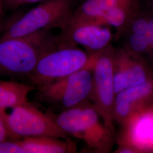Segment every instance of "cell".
Listing matches in <instances>:
<instances>
[{"instance_id":"7a4b0ae2","label":"cell","mask_w":153,"mask_h":153,"mask_svg":"<svg viewBox=\"0 0 153 153\" xmlns=\"http://www.w3.org/2000/svg\"><path fill=\"white\" fill-rule=\"evenodd\" d=\"M87 51L52 36L40 56L33 73L28 77L36 88L70 76L88 65Z\"/></svg>"},{"instance_id":"5b68a950","label":"cell","mask_w":153,"mask_h":153,"mask_svg":"<svg viewBox=\"0 0 153 153\" xmlns=\"http://www.w3.org/2000/svg\"><path fill=\"white\" fill-rule=\"evenodd\" d=\"M115 49L111 45L90 55L92 61L93 82L88 99L98 111L105 126L115 133L114 107L116 94L114 73Z\"/></svg>"},{"instance_id":"4fadbf2b","label":"cell","mask_w":153,"mask_h":153,"mask_svg":"<svg viewBox=\"0 0 153 153\" xmlns=\"http://www.w3.org/2000/svg\"><path fill=\"white\" fill-rule=\"evenodd\" d=\"M140 9L138 0H128L107 11L102 18L101 24L115 28L116 37L119 39Z\"/></svg>"},{"instance_id":"3957f363","label":"cell","mask_w":153,"mask_h":153,"mask_svg":"<svg viewBox=\"0 0 153 153\" xmlns=\"http://www.w3.org/2000/svg\"><path fill=\"white\" fill-rule=\"evenodd\" d=\"M50 30L21 37L0 39V74L30 76L51 39Z\"/></svg>"},{"instance_id":"9c48e42d","label":"cell","mask_w":153,"mask_h":153,"mask_svg":"<svg viewBox=\"0 0 153 153\" xmlns=\"http://www.w3.org/2000/svg\"><path fill=\"white\" fill-rule=\"evenodd\" d=\"M153 100V76L143 83L127 88L116 95L114 107L115 123L125 126L131 117Z\"/></svg>"},{"instance_id":"52a82bcc","label":"cell","mask_w":153,"mask_h":153,"mask_svg":"<svg viewBox=\"0 0 153 153\" xmlns=\"http://www.w3.org/2000/svg\"><path fill=\"white\" fill-rule=\"evenodd\" d=\"M93 69L88 65L70 76L37 88L39 98L62 110L80 104L88 98L92 88Z\"/></svg>"},{"instance_id":"5bb4252c","label":"cell","mask_w":153,"mask_h":153,"mask_svg":"<svg viewBox=\"0 0 153 153\" xmlns=\"http://www.w3.org/2000/svg\"><path fill=\"white\" fill-rule=\"evenodd\" d=\"M37 89L33 85L0 81V109L14 108L28 103L29 94Z\"/></svg>"},{"instance_id":"ffe728a7","label":"cell","mask_w":153,"mask_h":153,"mask_svg":"<svg viewBox=\"0 0 153 153\" xmlns=\"http://www.w3.org/2000/svg\"><path fill=\"white\" fill-rule=\"evenodd\" d=\"M2 1H1V0H0V16H1V13H2Z\"/></svg>"},{"instance_id":"30bf717a","label":"cell","mask_w":153,"mask_h":153,"mask_svg":"<svg viewBox=\"0 0 153 153\" xmlns=\"http://www.w3.org/2000/svg\"><path fill=\"white\" fill-rule=\"evenodd\" d=\"M114 73L116 95L142 84L153 76L146 63L132 57L122 48L115 49Z\"/></svg>"},{"instance_id":"8fae6325","label":"cell","mask_w":153,"mask_h":153,"mask_svg":"<svg viewBox=\"0 0 153 153\" xmlns=\"http://www.w3.org/2000/svg\"><path fill=\"white\" fill-rule=\"evenodd\" d=\"M18 141L25 153H73L77 151L76 143L71 138L33 136L23 138Z\"/></svg>"},{"instance_id":"6da1fadb","label":"cell","mask_w":153,"mask_h":153,"mask_svg":"<svg viewBox=\"0 0 153 153\" xmlns=\"http://www.w3.org/2000/svg\"><path fill=\"white\" fill-rule=\"evenodd\" d=\"M53 115L61 129L69 136L81 140L88 150L99 153H109L112 150L115 133L104 125L88 99Z\"/></svg>"},{"instance_id":"277c9868","label":"cell","mask_w":153,"mask_h":153,"mask_svg":"<svg viewBox=\"0 0 153 153\" xmlns=\"http://www.w3.org/2000/svg\"><path fill=\"white\" fill-rule=\"evenodd\" d=\"M74 0H48L10 23L0 39L27 36L39 31L60 28L71 16Z\"/></svg>"},{"instance_id":"7c38bea8","label":"cell","mask_w":153,"mask_h":153,"mask_svg":"<svg viewBox=\"0 0 153 153\" xmlns=\"http://www.w3.org/2000/svg\"><path fill=\"white\" fill-rule=\"evenodd\" d=\"M127 1L128 0H85L74 9L68 21L102 25L100 20L107 11Z\"/></svg>"},{"instance_id":"9a60e30c","label":"cell","mask_w":153,"mask_h":153,"mask_svg":"<svg viewBox=\"0 0 153 153\" xmlns=\"http://www.w3.org/2000/svg\"><path fill=\"white\" fill-rule=\"evenodd\" d=\"M120 38L123 39L121 48L128 54L147 64L145 57L146 56L149 59V42L147 36L125 32Z\"/></svg>"},{"instance_id":"e0dca14e","label":"cell","mask_w":153,"mask_h":153,"mask_svg":"<svg viewBox=\"0 0 153 153\" xmlns=\"http://www.w3.org/2000/svg\"><path fill=\"white\" fill-rule=\"evenodd\" d=\"M149 21V59L153 61V14H148Z\"/></svg>"},{"instance_id":"7402d4cb","label":"cell","mask_w":153,"mask_h":153,"mask_svg":"<svg viewBox=\"0 0 153 153\" xmlns=\"http://www.w3.org/2000/svg\"><path fill=\"white\" fill-rule=\"evenodd\" d=\"M1 26H0V31H1Z\"/></svg>"},{"instance_id":"2e32d148","label":"cell","mask_w":153,"mask_h":153,"mask_svg":"<svg viewBox=\"0 0 153 153\" xmlns=\"http://www.w3.org/2000/svg\"><path fill=\"white\" fill-rule=\"evenodd\" d=\"M0 153H25L18 140H8L0 142Z\"/></svg>"},{"instance_id":"ba28073f","label":"cell","mask_w":153,"mask_h":153,"mask_svg":"<svg viewBox=\"0 0 153 153\" xmlns=\"http://www.w3.org/2000/svg\"><path fill=\"white\" fill-rule=\"evenodd\" d=\"M109 27L95 23L67 21L57 36L62 42L81 46L91 55L111 45L114 35Z\"/></svg>"},{"instance_id":"d6986e66","label":"cell","mask_w":153,"mask_h":153,"mask_svg":"<svg viewBox=\"0 0 153 153\" xmlns=\"http://www.w3.org/2000/svg\"><path fill=\"white\" fill-rule=\"evenodd\" d=\"M10 5L13 6H19L28 4H34L38 2H42L48 0H6Z\"/></svg>"},{"instance_id":"8992f818","label":"cell","mask_w":153,"mask_h":153,"mask_svg":"<svg viewBox=\"0 0 153 153\" xmlns=\"http://www.w3.org/2000/svg\"><path fill=\"white\" fill-rule=\"evenodd\" d=\"M12 109L9 114L0 109V114L13 140L33 136L70 138L57 125L52 114L45 113L28 102Z\"/></svg>"},{"instance_id":"ac0fdd59","label":"cell","mask_w":153,"mask_h":153,"mask_svg":"<svg viewBox=\"0 0 153 153\" xmlns=\"http://www.w3.org/2000/svg\"><path fill=\"white\" fill-rule=\"evenodd\" d=\"M8 140H13L6 127L2 115L0 114V142Z\"/></svg>"},{"instance_id":"44dd1931","label":"cell","mask_w":153,"mask_h":153,"mask_svg":"<svg viewBox=\"0 0 153 153\" xmlns=\"http://www.w3.org/2000/svg\"><path fill=\"white\" fill-rule=\"evenodd\" d=\"M149 107H150V108H153V106H149Z\"/></svg>"}]
</instances>
